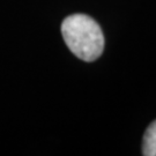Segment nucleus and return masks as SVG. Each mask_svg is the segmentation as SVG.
Masks as SVG:
<instances>
[{"label":"nucleus","mask_w":156,"mask_h":156,"mask_svg":"<svg viewBox=\"0 0 156 156\" xmlns=\"http://www.w3.org/2000/svg\"><path fill=\"white\" fill-rule=\"evenodd\" d=\"M62 35L68 49L83 62H94L104 50L100 24L88 15L73 14L62 23Z\"/></svg>","instance_id":"1"},{"label":"nucleus","mask_w":156,"mask_h":156,"mask_svg":"<svg viewBox=\"0 0 156 156\" xmlns=\"http://www.w3.org/2000/svg\"><path fill=\"white\" fill-rule=\"evenodd\" d=\"M142 155L156 156V120L146 129L142 140Z\"/></svg>","instance_id":"2"}]
</instances>
